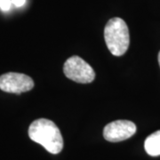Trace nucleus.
I'll return each mask as SVG.
<instances>
[{"mask_svg": "<svg viewBox=\"0 0 160 160\" xmlns=\"http://www.w3.org/2000/svg\"><path fill=\"white\" fill-rule=\"evenodd\" d=\"M29 136L51 154H58L62 150V135L58 126L51 120L46 118L35 120L29 126Z\"/></svg>", "mask_w": 160, "mask_h": 160, "instance_id": "nucleus-1", "label": "nucleus"}, {"mask_svg": "<svg viewBox=\"0 0 160 160\" xmlns=\"http://www.w3.org/2000/svg\"><path fill=\"white\" fill-rule=\"evenodd\" d=\"M104 38L113 55L125 54L130 45V34L126 22L118 17L110 19L104 29Z\"/></svg>", "mask_w": 160, "mask_h": 160, "instance_id": "nucleus-2", "label": "nucleus"}, {"mask_svg": "<svg viewBox=\"0 0 160 160\" xmlns=\"http://www.w3.org/2000/svg\"><path fill=\"white\" fill-rule=\"evenodd\" d=\"M65 76L77 83L88 84L95 78V72L91 66L79 56L69 58L63 67Z\"/></svg>", "mask_w": 160, "mask_h": 160, "instance_id": "nucleus-3", "label": "nucleus"}, {"mask_svg": "<svg viewBox=\"0 0 160 160\" xmlns=\"http://www.w3.org/2000/svg\"><path fill=\"white\" fill-rule=\"evenodd\" d=\"M34 87L33 79L25 74L9 72L0 76V89L11 93H22Z\"/></svg>", "mask_w": 160, "mask_h": 160, "instance_id": "nucleus-4", "label": "nucleus"}, {"mask_svg": "<svg viewBox=\"0 0 160 160\" xmlns=\"http://www.w3.org/2000/svg\"><path fill=\"white\" fill-rule=\"evenodd\" d=\"M136 126L129 120H117L103 129V137L110 142H118L132 137L136 132Z\"/></svg>", "mask_w": 160, "mask_h": 160, "instance_id": "nucleus-5", "label": "nucleus"}, {"mask_svg": "<svg viewBox=\"0 0 160 160\" xmlns=\"http://www.w3.org/2000/svg\"><path fill=\"white\" fill-rule=\"evenodd\" d=\"M144 149L151 157L160 156V130L153 132L145 140Z\"/></svg>", "mask_w": 160, "mask_h": 160, "instance_id": "nucleus-6", "label": "nucleus"}, {"mask_svg": "<svg viewBox=\"0 0 160 160\" xmlns=\"http://www.w3.org/2000/svg\"><path fill=\"white\" fill-rule=\"evenodd\" d=\"M12 0H0V8L3 11H8L11 7Z\"/></svg>", "mask_w": 160, "mask_h": 160, "instance_id": "nucleus-7", "label": "nucleus"}, {"mask_svg": "<svg viewBox=\"0 0 160 160\" xmlns=\"http://www.w3.org/2000/svg\"><path fill=\"white\" fill-rule=\"evenodd\" d=\"M26 0H12V3L16 6V7H21L25 4Z\"/></svg>", "mask_w": 160, "mask_h": 160, "instance_id": "nucleus-8", "label": "nucleus"}, {"mask_svg": "<svg viewBox=\"0 0 160 160\" xmlns=\"http://www.w3.org/2000/svg\"><path fill=\"white\" fill-rule=\"evenodd\" d=\"M158 63H159V66H160V52H159V53H158Z\"/></svg>", "mask_w": 160, "mask_h": 160, "instance_id": "nucleus-9", "label": "nucleus"}]
</instances>
